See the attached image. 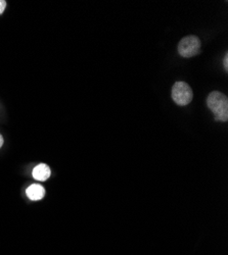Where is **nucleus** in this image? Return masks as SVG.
<instances>
[{"label": "nucleus", "mask_w": 228, "mask_h": 255, "mask_svg": "<svg viewBox=\"0 0 228 255\" xmlns=\"http://www.w3.org/2000/svg\"><path fill=\"white\" fill-rule=\"evenodd\" d=\"M26 193L31 200H40L44 197L45 190L41 185L34 184L26 190Z\"/></svg>", "instance_id": "39448f33"}, {"label": "nucleus", "mask_w": 228, "mask_h": 255, "mask_svg": "<svg viewBox=\"0 0 228 255\" xmlns=\"http://www.w3.org/2000/svg\"><path fill=\"white\" fill-rule=\"evenodd\" d=\"M201 50V41L197 36L190 35L186 36L178 44V52L182 57L190 58L196 56Z\"/></svg>", "instance_id": "7ed1b4c3"}, {"label": "nucleus", "mask_w": 228, "mask_h": 255, "mask_svg": "<svg viewBox=\"0 0 228 255\" xmlns=\"http://www.w3.org/2000/svg\"><path fill=\"white\" fill-rule=\"evenodd\" d=\"M6 7V1L4 0H0V14H1Z\"/></svg>", "instance_id": "423d86ee"}, {"label": "nucleus", "mask_w": 228, "mask_h": 255, "mask_svg": "<svg viewBox=\"0 0 228 255\" xmlns=\"http://www.w3.org/2000/svg\"><path fill=\"white\" fill-rule=\"evenodd\" d=\"M2 145H3V137L1 136V134H0V148H1Z\"/></svg>", "instance_id": "6e6552de"}, {"label": "nucleus", "mask_w": 228, "mask_h": 255, "mask_svg": "<svg viewBox=\"0 0 228 255\" xmlns=\"http://www.w3.org/2000/svg\"><path fill=\"white\" fill-rule=\"evenodd\" d=\"M223 62H224V67H225V70L227 71V69H228V54H227V53L225 54V57H224V60H223Z\"/></svg>", "instance_id": "0eeeda50"}, {"label": "nucleus", "mask_w": 228, "mask_h": 255, "mask_svg": "<svg viewBox=\"0 0 228 255\" xmlns=\"http://www.w3.org/2000/svg\"><path fill=\"white\" fill-rule=\"evenodd\" d=\"M207 105L215 115V120L227 122L228 120V98L221 92L214 91L207 98Z\"/></svg>", "instance_id": "f257e3e1"}, {"label": "nucleus", "mask_w": 228, "mask_h": 255, "mask_svg": "<svg viewBox=\"0 0 228 255\" xmlns=\"http://www.w3.org/2000/svg\"><path fill=\"white\" fill-rule=\"evenodd\" d=\"M50 177V168L48 165L41 163L33 169V178L37 181H46Z\"/></svg>", "instance_id": "20e7f679"}, {"label": "nucleus", "mask_w": 228, "mask_h": 255, "mask_svg": "<svg viewBox=\"0 0 228 255\" xmlns=\"http://www.w3.org/2000/svg\"><path fill=\"white\" fill-rule=\"evenodd\" d=\"M194 93L190 85L185 82H176L172 88V99L176 104L185 106L192 102Z\"/></svg>", "instance_id": "f03ea898"}]
</instances>
